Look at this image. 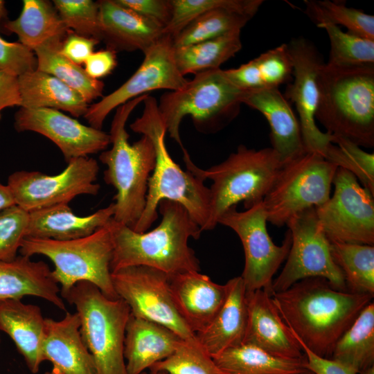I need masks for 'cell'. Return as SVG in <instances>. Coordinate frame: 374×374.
<instances>
[{"label":"cell","instance_id":"obj_54","mask_svg":"<svg viewBox=\"0 0 374 374\" xmlns=\"http://www.w3.org/2000/svg\"><path fill=\"white\" fill-rule=\"evenodd\" d=\"M141 374H168V373L164 371H150L149 373H148L147 371H144L141 373Z\"/></svg>","mask_w":374,"mask_h":374},{"label":"cell","instance_id":"obj_19","mask_svg":"<svg viewBox=\"0 0 374 374\" xmlns=\"http://www.w3.org/2000/svg\"><path fill=\"white\" fill-rule=\"evenodd\" d=\"M246 298L248 318L243 344L279 357H304L299 342L280 317L271 294L265 290L247 291Z\"/></svg>","mask_w":374,"mask_h":374},{"label":"cell","instance_id":"obj_33","mask_svg":"<svg viewBox=\"0 0 374 374\" xmlns=\"http://www.w3.org/2000/svg\"><path fill=\"white\" fill-rule=\"evenodd\" d=\"M332 359L357 373L374 365V303H368L337 341Z\"/></svg>","mask_w":374,"mask_h":374},{"label":"cell","instance_id":"obj_52","mask_svg":"<svg viewBox=\"0 0 374 374\" xmlns=\"http://www.w3.org/2000/svg\"><path fill=\"white\" fill-rule=\"evenodd\" d=\"M8 11L5 6V1L0 0V24L7 19Z\"/></svg>","mask_w":374,"mask_h":374},{"label":"cell","instance_id":"obj_6","mask_svg":"<svg viewBox=\"0 0 374 374\" xmlns=\"http://www.w3.org/2000/svg\"><path fill=\"white\" fill-rule=\"evenodd\" d=\"M182 151L187 169L204 181H213L209 217L203 231L213 229L220 216L240 202L248 209L262 202L283 166L271 147L255 150L239 145L224 161L206 170L198 168L186 149Z\"/></svg>","mask_w":374,"mask_h":374},{"label":"cell","instance_id":"obj_2","mask_svg":"<svg viewBox=\"0 0 374 374\" xmlns=\"http://www.w3.org/2000/svg\"><path fill=\"white\" fill-rule=\"evenodd\" d=\"M158 210L161 221L149 231L136 232L113 218L108 222L114 244L111 272L132 266L152 267L168 276L199 271V261L188 240L198 239L201 227L177 202L162 200Z\"/></svg>","mask_w":374,"mask_h":374},{"label":"cell","instance_id":"obj_7","mask_svg":"<svg viewBox=\"0 0 374 374\" xmlns=\"http://www.w3.org/2000/svg\"><path fill=\"white\" fill-rule=\"evenodd\" d=\"M243 93L224 70L211 69L195 74L178 90L163 93L158 109L167 132L184 150L179 127L186 116L192 118L199 132H216L238 115Z\"/></svg>","mask_w":374,"mask_h":374},{"label":"cell","instance_id":"obj_36","mask_svg":"<svg viewBox=\"0 0 374 374\" xmlns=\"http://www.w3.org/2000/svg\"><path fill=\"white\" fill-rule=\"evenodd\" d=\"M331 253L350 292L374 295V246L330 242Z\"/></svg>","mask_w":374,"mask_h":374},{"label":"cell","instance_id":"obj_27","mask_svg":"<svg viewBox=\"0 0 374 374\" xmlns=\"http://www.w3.org/2000/svg\"><path fill=\"white\" fill-rule=\"evenodd\" d=\"M0 331L12 340L28 370L37 373L44 361L42 347L46 332L45 318L40 308L20 299L1 301Z\"/></svg>","mask_w":374,"mask_h":374},{"label":"cell","instance_id":"obj_16","mask_svg":"<svg viewBox=\"0 0 374 374\" xmlns=\"http://www.w3.org/2000/svg\"><path fill=\"white\" fill-rule=\"evenodd\" d=\"M174 53L173 38L164 34L143 53L144 59L141 64L125 82L89 106L84 118L89 126L102 130L106 117L112 110L148 92L182 88L188 80L179 72Z\"/></svg>","mask_w":374,"mask_h":374},{"label":"cell","instance_id":"obj_13","mask_svg":"<svg viewBox=\"0 0 374 374\" xmlns=\"http://www.w3.org/2000/svg\"><path fill=\"white\" fill-rule=\"evenodd\" d=\"M59 174L18 170L9 175L7 185L15 205L28 213L62 204H69L78 195H96L100 184L96 183L99 166L96 159L79 157L67 162Z\"/></svg>","mask_w":374,"mask_h":374},{"label":"cell","instance_id":"obj_22","mask_svg":"<svg viewBox=\"0 0 374 374\" xmlns=\"http://www.w3.org/2000/svg\"><path fill=\"white\" fill-rule=\"evenodd\" d=\"M241 101L267 119L270 127L271 148L283 164L306 152L299 119L278 89L246 91Z\"/></svg>","mask_w":374,"mask_h":374},{"label":"cell","instance_id":"obj_39","mask_svg":"<svg viewBox=\"0 0 374 374\" xmlns=\"http://www.w3.org/2000/svg\"><path fill=\"white\" fill-rule=\"evenodd\" d=\"M323 157L337 168L351 172L374 196L373 153L365 152L360 146L344 138L333 136L332 142Z\"/></svg>","mask_w":374,"mask_h":374},{"label":"cell","instance_id":"obj_26","mask_svg":"<svg viewBox=\"0 0 374 374\" xmlns=\"http://www.w3.org/2000/svg\"><path fill=\"white\" fill-rule=\"evenodd\" d=\"M225 301L211 323L196 334L198 343L213 357L243 344L247 324V290L241 276L229 280Z\"/></svg>","mask_w":374,"mask_h":374},{"label":"cell","instance_id":"obj_40","mask_svg":"<svg viewBox=\"0 0 374 374\" xmlns=\"http://www.w3.org/2000/svg\"><path fill=\"white\" fill-rule=\"evenodd\" d=\"M323 28L330 39V51L328 64L350 66L374 64V40L343 31L330 24L317 26Z\"/></svg>","mask_w":374,"mask_h":374},{"label":"cell","instance_id":"obj_35","mask_svg":"<svg viewBox=\"0 0 374 374\" xmlns=\"http://www.w3.org/2000/svg\"><path fill=\"white\" fill-rule=\"evenodd\" d=\"M61 45L48 44L36 48L33 52L37 61V69L61 80L77 91L87 104L103 96L104 82L91 78L80 65L62 55Z\"/></svg>","mask_w":374,"mask_h":374},{"label":"cell","instance_id":"obj_42","mask_svg":"<svg viewBox=\"0 0 374 374\" xmlns=\"http://www.w3.org/2000/svg\"><path fill=\"white\" fill-rule=\"evenodd\" d=\"M149 371L168 374H221L213 359L198 341L185 340L170 356L154 364Z\"/></svg>","mask_w":374,"mask_h":374},{"label":"cell","instance_id":"obj_23","mask_svg":"<svg viewBox=\"0 0 374 374\" xmlns=\"http://www.w3.org/2000/svg\"><path fill=\"white\" fill-rule=\"evenodd\" d=\"M46 332L42 353L44 361L58 374H97L93 357L80 332V320L75 312H66L60 320L45 318Z\"/></svg>","mask_w":374,"mask_h":374},{"label":"cell","instance_id":"obj_55","mask_svg":"<svg viewBox=\"0 0 374 374\" xmlns=\"http://www.w3.org/2000/svg\"><path fill=\"white\" fill-rule=\"evenodd\" d=\"M299 374H316V373H314L312 371L307 368L305 371H303V372H301V373H300Z\"/></svg>","mask_w":374,"mask_h":374},{"label":"cell","instance_id":"obj_48","mask_svg":"<svg viewBox=\"0 0 374 374\" xmlns=\"http://www.w3.org/2000/svg\"><path fill=\"white\" fill-rule=\"evenodd\" d=\"M84 64L87 75L98 80L114 70L117 65L116 53L109 48L93 52Z\"/></svg>","mask_w":374,"mask_h":374},{"label":"cell","instance_id":"obj_45","mask_svg":"<svg viewBox=\"0 0 374 374\" xmlns=\"http://www.w3.org/2000/svg\"><path fill=\"white\" fill-rule=\"evenodd\" d=\"M37 66L33 50L19 42H8L0 36V70L18 77L36 70Z\"/></svg>","mask_w":374,"mask_h":374},{"label":"cell","instance_id":"obj_49","mask_svg":"<svg viewBox=\"0 0 374 374\" xmlns=\"http://www.w3.org/2000/svg\"><path fill=\"white\" fill-rule=\"evenodd\" d=\"M306 359V368L316 374H357L353 368L332 359L319 357L299 342Z\"/></svg>","mask_w":374,"mask_h":374},{"label":"cell","instance_id":"obj_11","mask_svg":"<svg viewBox=\"0 0 374 374\" xmlns=\"http://www.w3.org/2000/svg\"><path fill=\"white\" fill-rule=\"evenodd\" d=\"M286 225L292 244L283 270L272 281V292L285 290L300 280L313 277L323 278L333 287L346 291L344 274L333 260L330 242L319 222L315 208L296 214Z\"/></svg>","mask_w":374,"mask_h":374},{"label":"cell","instance_id":"obj_12","mask_svg":"<svg viewBox=\"0 0 374 374\" xmlns=\"http://www.w3.org/2000/svg\"><path fill=\"white\" fill-rule=\"evenodd\" d=\"M267 222L262 201L244 211L232 206L218 220V224L235 231L242 242L245 262L240 276L246 290H265L271 295L273 276L287 257L292 236L287 230L283 243L275 244L268 233Z\"/></svg>","mask_w":374,"mask_h":374},{"label":"cell","instance_id":"obj_30","mask_svg":"<svg viewBox=\"0 0 374 374\" xmlns=\"http://www.w3.org/2000/svg\"><path fill=\"white\" fill-rule=\"evenodd\" d=\"M18 83L19 107L62 110L78 118L84 116L89 106L77 91L55 76L37 69L18 76Z\"/></svg>","mask_w":374,"mask_h":374},{"label":"cell","instance_id":"obj_41","mask_svg":"<svg viewBox=\"0 0 374 374\" xmlns=\"http://www.w3.org/2000/svg\"><path fill=\"white\" fill-rule=\"evenodd\" d=\"M262 0H171L172 17L163 30L173 39L202 14L217 8H230L256 14Z\"/></svg>","mask_w":374,"mask_h":374},{"label":"cell","instance_id":"obj_25","mask_svg":"<svg viewBox=\"0 0 374 374\" xmlns=\"http://www.w3.org/2000/svg\"><path fill=\"white\" fill-rule=\"evenodd\" d=\"M33 296L43 299L61 310L66 308L60 288L53 279L49 266L44 261H33L18 255L0 261V302Z\"/></svg>","mask_w":374,"mask_h":374},{"label":"cell","instance_id":"obj_1","mask_svg":"<svg viewBox=\"0 0 374 374\" xmlns=\"http://www.w3.org/2000/svg\"><path fill=\"white\" fill-rule=\"evenodd\" d=\"M271 296L297 340L317 355L328 359L337 341L373 297L337 290L320 277L300 280Z\"/></svg>","mask_w":374,"mask_h":374},{"label":"cell","instance_id":"obj_4","mask_svg":"<svg viewBox=\"0 0 374 374\" xmlns=\"http://www.w3.org/2000/svg\"><path fill=\"white\" fill-rule=\"evenodd\" d=\"M317 120L326 132L374 146V64L323 65L317 78Z\"/></svg>","mask_w":374,"mask_h":374},{"label":"cell","instance_id":"obj_10","mask_svg":"<svg viewBox=\"0 0 374 374\" xmlns=\"http://www.w3.org/2000/svg\"><path fill=\"white\" fill-rule=\"evenodd\" d=\"M337 168L313 152L283 163L262 200L267 222L282 226L296 214L325 203Z\"/></svg>","mask_w":374,"mask_h":374},{"label":"cell","instance_id":"obj_3","mask_svg":"<svg viewBox=\"0 0 374 374\" xmlns=\"http://www.w3.org/2000/svg\"><path fill=\"white\" fill-rule=\"evenodd\" d=\"M143 103L141 116L130 127L151 140L155 164L148 180L145 208L132 229L139 233L147 231L158 217L159 204L167 199L181 204L203 231L209 217V188L190 170H182L170 155L165 142L167 130L157 99L148 94Z\"/></svg>","mask_w":374,"mask_h":374},{"label":"cell","instance_id":"obj_47","mask_svg":"<svg viewBox=\"0 0 374 374\" xmlns=\"http://www.w3.org/2000/svg\"><path fill=\"white\" fill-rule=\"evenodd\" d=\"M99 42L96 39L83 37L69 30L62 43L60 52L71 62L81 65Z\"/></svg>","mask_w":374,"mask_h":374},{"label":"cell","instance_id":"obj_50","mask_svg":"<svg viewBox=\"0 0 374 374\" xmlns=\"http://www.w3.org/2000/svg\"><path fill=\"white\" fill-rule=\"evenodd\" d=\"M20 105L18 77L0 70V121L4 109Z\"/></svg>","mask_w":374,"mask_h":374},{"label":"cell","instance_id":"obj_28","mask_svg":"<svg viewBox=\"0 0 374 374\" xmlns=\"http://www.w3.org/2000/svg\"><path fill=\"white\" fill-rule=\"evenodd\" d=\"M114 214V203L95 213L80 216L69 204H57L28 213L26 238L70 240L91 235L106 225Z\"/></svg>","mask_w":374,"mask_h":374},{"label":"cell","instance_id":"obj_17","mask_svg":"<svg viewBox=\"0 0 374 374\" xmlns=\"http://www.w3.org/2000/svg\"><path fill=\"white\" fill-rule=\"evenodd\" d=\"M287 44L293 64V82L287 84L284 96L297 111L305 152L324 157L333 140L332 134L321 132L316 124L317 78L324 62L315 46L304 37L294 38Z\"/></svg>","mask_w":374,"mask_h":374},{"label":"cell","instance_id":"obj_38","mask_svg":"<svg viewBox=\"0 0 374 374\" xmlns=\"http://www.w3.org/2000/svg\"><path fill=\"white\" fill-rule=\"evenodd\" d=\"M305 12L317 26L330 24L344 26L353 35L374 40V16L335 1L305 0Z\"/></svg>","mask_w":374,"mask_h":374},{"label":"cell","instance_id":"obj_8","mask_svg":"<svg viewBox=\"0 0 374 374\" xmlns=\"http://www.w3.org/2000/svg\"><path fill=\"white\" fill-rule=\"evenodd\" d=\"M108 223V222H107ZM114 244L106 225L89 235L70 240L25 238L19 253L30 258L47 257L53 263V279L60 285V296L80 281L95 285L107 297L118 299L112 283L110 263Z\"/></svg>","mask_w":374,"mask_h":374},{"label":"cell","instance_id":"obj_43","mask_svg":"<svg viewBox=\"0 0 374 374\" xmlns=\"http://www.w3.org/2000/svg\"><path fill=\"white\" fill-rule=\"evenodd\" d=\"M52 2L69 30L100 42L98 1L53 0Z\"/></svg>","mask_w":374,"mask_h":374},{"label":"cell","instance_id":"obj_9","mask_svg":"<svg viewBox=\"0 0 374 374\" xmlns=\"http://www.w3.org/2000/svg\"><path fill=\"white\" fill-rule=\"evenodd\" d=\"M61 297L76 309L81 335L97 374H128L124 340L130 309L126 302L107 297L87 281L78 282Z\"/></svg>","mask_w":374,"mask_h":374},{"label":"cell","instance_id":"obj_37","mask_svg":"<svg viewBox=\"0 0 374 374\" xmlns=\"http://www.w3.org/2000/svg\"><path fill=\"white\" fill-rule=\"evenodd\" d=\"M256 14L230 8H217L202 14L174 39L175 47L190 45L240 30Z\"/></svg>","mask_w":374,"mask_h":374},{"label":"cell","instance_id":"obj_51","mask_svg":"<svg viewBox=\"0 0 374 374\" xmlns=\"http://www.w3.org/2000/svg\"><path fill=\"white\" fill-rule=\"evenodd\" d=\"M13 205L15 203L10 188L0 181V211Z\"/></svg>","mask_w":374,"mask_h":374},{"label":"cell","instance_id":"obj_24","mask_svg":"<svg viewBox=\"0 0 374 374\" xmlns=\"http://www.w3.org/2000/svg\"><path fill=\"white\" fill-rule=\"evenodd\" d=\"M183 339L167 327L131 314L124 340L128 374H141L170 356Z\"/></svg>","mask_w":374,"mask_h":374},{"label":"cell","instance_id":"obj_14","mask_svg":"<svg viewBox=\"0 0 374 374\" xmlns=\"http://www.w3.org/2000/svg\"><path fill=\"white\" fill-rule=\"evenodd\" d=\"M332 197L315 208L330 242L374 244V196L349 171L338 168Z\"/></svg>","mask_w":374,"mask_h":374},{"label":"cell","instance_id":"obj_5","mask_svg":"<svg viewBox=\"0 0 374 374\" xmlns=\"http://www.w3.org/2000/svg\"><path fill=\"white\" fill-rule=\"evenodd\" d=\"M148 94L134 98L116 109L109 132L112 147L101 152L99 159L107 166L106 184L116 191L113 219L131 228L145 206L148 184L155 164V151L146 136L130 144L125 126L132 111Z\"/></svg>","mask_w":374,"mask_h":374},{"label":"cell","instance_id":"obj_29","mask_svg":"<svg viewBox=\"0 0 374 374\" xmlns=\"http://www.w3.org/2000/svg\"><path fill=\"white\" fill-rule=\"evenodd\" d=\"M3 32L17 35L19 42L34 51L36 48L62 43L69 30L53 2L46 0H24L20 15L1 23Z\"/></svg>","mask_w":374,"mask_h":374},{"label":"cell","instance_id":"obj_56","mask_svg":"<svg viewBox=\"0 0 374 374\" xmlns=\"http://www.w3.org/2000/svg\"><path fill=\"white\" fill-rule=\"evenodd\" d=\"M43 374H58V373H54L53 371H46Z\"/></svg>","mask_w":374,"mask_h":374},{"label":"cell","instance_id":"obj_31","mask_svg":"<svg viewBox=\"0 0 374 374\" xmlns=\"http://www.w3.org/2000/svg\"><path fill=\"white\" fill-rule=\"evenodd\" d=\"M224 72L229 81L244 92L278 89L290 81L293 64L287 44H282L238 68Z\"/></svg>","mask_w":374,"mask_h":374},{"label":"cell","instance_id":"obj_18","mask_svg":"<svg viewBox=\"0 0 374 374\" xmlns=\"http://www.w3.org/2000/svg\"><path fill=\"white\" fill-rule=\"evenodd\" d=\"M14 127L18 132H34L50 139L66 162L103 152L111 143L109 134L54 109L19 107L14 116Z\"/></svg>","mask_w":374,"mask_h":374},{"label":"cell","instance_id":"obj_44","mask_svg":"<svg viewBox=\"0 0 374 374\" xmlns=\"http://www.w3.org/2000/svg\"><path fill=\"white\" fill-rule=\"evenodd\" d=\"M28 213L17 205L0 211V261H8L18 255L26 238Z\"/></svg>","mask_w":374,"mask_h":374},{"label":"cell","instance_id":"obj_21","mask_svg":"<svg viewBox=\"0 0 374 374\" xmlns=\"http://www.w3.org/2000/svg\"><path fill=\"white\" fill-rule=\"evenodd\" d=\"M100 42L116 53L145 52L163 35L156 22L122 6L116 0H100Z\"/></svg>","mask_w":374,"mask_h":374},{"label":"cell","instance_id":"obj_34","mask_svg":"<svg viewBox=\"0 0 374 374\" xmlns=\"http://www.w3.org/2000/svg\"><path fill=\"white\" fill-rule=\"evenodd\" d=\"M240 31L190 45L175 47V60L182 75L220 69L242 48Z\"/></svg>","mask_w":374,"mask_h":374},{"label":"cell","instance_id":"obj_32","mask_svg":"<svg viewBox=\"0 0 374 374\" xmlns=\"http://www.w3.org/2000/svg\"><path fill=\"white\" fill-rule=\"evenodd\" d=\"M221 374H299L307 369L305 357L283 358L242 344L212 357Z\"/></svg>","mask_w":374,"mask_h":374},{"label":"cell","instance_id":"obj_53","mask_svg":"<svg viewBox=\"0 0 374 374\" xmlns=\"http://www.w3.org/2000/svg\"><path fill=\"white\" fill-rule=\"evenodd\" d=\"M357 374H374V365L360 371L359 372L357 373Z\"/></svg>","mask_w":374,"mask_h":374},{"label":"cell","instance_id":"obj_15","mask_svg":"<svg viewBox=\"0 0 374 374\" xmlns=\"http://www.w3.org/2000/svg\"><path fill=\"white\" fill-rule=\"evenodd\" d=\"M112 280L132 314L163 325L183 340L197 341L176 310L168 274L146 266H132L112 272Z\"/></svg>","mask_w":374,"mask_h":374},{"label":"cell","instance_id":"obj_20","mask_svg":"<svg viewBox=\"0 0 374 374\" xmlns=\"http://www.w3.org/2000/svg\"><path fill=\"white\" fill-rule=\"evenodd\" d=\"M168 277L172 299L179 314L195 335L204 331L225 301L226 284H217L199 271Z\"/></svg>","mask_w":374,"mask_h":374},{"label":"cell","instance_id":"obj_46","mask_svg":"<svg viewBox=\"0 0 374 374\" xmlns=\"http://www.w3.org/2000/svg\"><path fill=\"white\" fill-rule=\"evenodd\" d=\"M122 6L146 17L164 29L169 24L172 12L171 0H116Z\"/></svg>","mask_w":374,"mask_h":374}]
</instances>
